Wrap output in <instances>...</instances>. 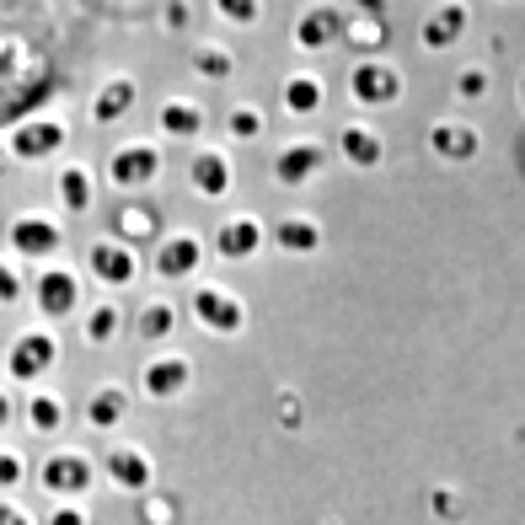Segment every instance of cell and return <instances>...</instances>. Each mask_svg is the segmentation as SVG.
Instances as JSON below:
<instances>
[{
	"mask_svg": "<svg viewBox=\"0 0 525 525\" xmlns=\"http://www.w3.org/2000/svg\"><path fill=\"white\" fill-rule=\"evenodd\" d=\"M38 478H43V488H48L54 499H75V494L91 488V461L75 456V451H64V456H48Z\"/></svg>",
	"mask_w": 525,
	"mask_h": 525,
	"instance_id": "cell-1",
	"label": "cell"
},
{
	"mask_svg": "<svg viewBox=\"0 0 525 525\" xmlns=\"http://www.w3.org/2000/svg\"><path fill=\"white\" fill-rule=\"evenodd\" d=\"M107 327H113V317H107V311H97V317H91V338H107Z\"/></svg>",
	"mask_w": 525,
	"mask_h": 525,
	"instance_id": "cell-13",
	"label": "cell"
},
{
	"mask_svg": "<svg viewBox=\"0 0 525 525\" xmlns=\"http://www.w3.org/2000/svg\"><path fill=\"white\" fill-rule=\"evenodd\" d=\"M32 424H38V429H54V424H59V402H54V397H38V402H32Z\"/></svg>",
	"mask_w": 525,
	"mask_h": 525,
	"instance_id": "cell-8",
	"label": "cell"
},
{
	"mask_svg": "<svg viewBox=\"0 0 525 525\" xmlns=\"http://www.w3.org/2000/svg\"><path fill=\"white\" fill-rule=\"evenodd\" d=\"M182 263H193V247H172L166 252V268H182Z\"/></svg>",
	"mask_w": 525,
	"mask_h": 525,
	"instance_id": "cell-11",
	"label": "cell"
},
{
	"mask_svg": "<svg viewBox=\"0 0 525 525\" xmlns=\"http://www.w3.org/2000/svg\"><path fill=\"white\" fill-rule=\"evenodd\" d=\"M43 301H48V311H64V306H70V279H64V274H59V279H48Z\"/></svg>",
	"mask_w": 525,
	"mask_h": 525,
	"instance_id": "cell-7",
	"label": "cell"
},
{
	"mask_svg": "<svg viewBox=\"0 0 525 525\" xmlns=\"http://www.w3.org/2000/svg\"><path fill=\"white\" fill-rule=\"evenodd\" d=\"M182 386V365H150V392H172Z\"/></svg>",
	"mask_w": 525,
	"mask_h": 525,
	"instance_id": "cell-6",
	"label": "cell"
},
{
	"mask_svg": "<svg viewBox=\"0 0 525 525\" xmlns=\"http://www.w3.org/2000/svg\"><path fill=\"white\" fill-rule=\"evenodd\" d=\"M48 525H91V521H86V510H80V504H70V499H64V504H54Z\"/></svg>",
	"mask_w": 525,
	"mask_h": 525,
	"instance_id": "cell-9",
	"label": "cell"
},
{
	"mask_svg": "<svg viewBox=\"0 0 525 525\" xmlns=\"http://www.w3.org/2000/svg\"><path fill=\"white\" fill-rule=\"evenodd\" d=\"M0 525H32L27 510H16V499H0Z\"/></svg>",
	"mask_w": 525,
	"mask_h": 525,
	"instance_id": "cell-10",
	"label": "cell"
},
{
	"mask_svg": "<svg viewBox=\"0 0 525 525\" xmlns=\"http://www.w3.org/2000/svg\"><path fill=\"white\" fill-rule=\"evenodd\" d=\"M0 424H5V397H0Z\"/></svg>",
	"mask_w": 525,
	"mask_h": 525,
	"instance_id": "cell-14",
	"label": "cell"
},
{
	"mask_svg": "<svg viewBox=\"0 0 525 525\" xmlns=\"http://www.w3.org/2000/svg\"><path fill=\"white\" fill-rule=\"evenodd\" d=\"M118 408H123V397H118V392H102V397H91V413H86V419H91L97 429H107V424H118Z\"/></svg>",
	"mask_w": 525,
	"mask_h": 525,
	"instance_id": "cell-4",
	"label": "cell"
},
{
	"mask_svg": "<svg viewBox=\"0 0 525 525\" xmlns=\"http://www.w3.org/2000/svg\"><path fill=\"white\" fill-rule=\"evenodd\" d=\"M145 515H150V521H156V525H166V521H172V504H166V499H156V504H150Z\"/></svg>",
	"mask_w": 525,
	"mask_h": 525,
	"instance_id": "cell-12",
	"label": "cell"
},
{
	"mask_svg": "<svg viewBox=\"0 0 525 525\" xmlns=\"http://www.w3.org/2000/svg\"><path fill=\"white\" fill-rule=\"evenodd\" d=\"M43 360H48V343H21V349L11 354V370H16V376H38Z\"/></svg>",
	"mask_w": 525,
	"mask_h": 525,
	"instance_id": "cell-3",
	"label": "cell"
},
{
	"mask_svg": "<svg viewBox=\"0 0 525 525\" xmlns=\"http://www.w3.org/2000/svg\"><path fill=\"white\" fill-rule=\"evenodd\" d=\"M21 472H27L21 456H16V451H0V494H5V488H21Z\"/></svg>",
	"mask_w": 525,
	"mask_h": 525,
	"instance_id": "cell-5",
	"label": "cell"
},
{
	"mask_svg": "<svg viewBox=\"0 0 525 525\" xmlns=\"http://www.w3.org/2000/svg\"><path fill=\"white\" fill-rule=\"evenodd\" d=\"M102 467H107V478H113L118 488H129V494H145V483H150V461H145L140 451H129V445H123V451H107Z\"/></svg>",
	"mask_w": 525,
	"mask_h": 525,
	"instance_id": "cell-2",
	"label": "cell"
}]
</instances>
